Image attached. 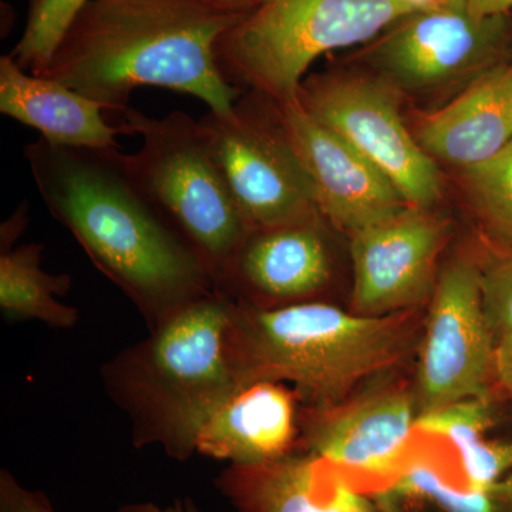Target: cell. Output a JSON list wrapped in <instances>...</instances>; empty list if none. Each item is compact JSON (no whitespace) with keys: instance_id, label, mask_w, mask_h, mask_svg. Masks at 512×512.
Instances as JSON below:
<instances>
[{"instance_id":"6da1fadb","label":"cell","mask_w":512,"mask_h":512,"mask_svg":"<svg viewBox=\"0 0 512 512\" xmlns=\"http://www.w3.org/2000/svg\"><path fill=\"white\" fill-rule=\"evenodd\" d=\"M52 217L93 265L134 303L148 328L217 291L207 266L128 174L119 148L25 147Z\"/></svg>"},{"instance_id":"7a4b0ae2","label":"cell","mask_w":512,"mask_h":512,"mask_svg":"<svg viewBox=\"0 0 512 512\" xmlns=\"http://www.w3.org/2000/svg\"><path fill=\"white\" fill-rule=\"evenodd\" d=\"M241 16L207 0H90L36 76L120 116L144 86L190 94L229 116L242 93L222 73L217 46Z\"/></svg>"},{"instance_id":"3957f363","label":"cell","mask_w":512,"mask_h":512,"mask_svg":"<svg viewBox=\"0 0 512 512\" xmlns=\"http://www.w3.org/2000/svg\"><path fill=\"white\" fill-rule=\"evenodd\" d=\"M101 377L130 420L134 446L188 460L204 424L248 383L237 303L218 291L188 303L106 363Z\"/></svg>"},{"instance_id":"277c9868","label":"cell","mask_w":512,"mask_h":512,"mask_svg":"<svg viewBox=\"0 0 512 512\" xmlns=\"http://www.w3.org/2000/svg\"><path fill=\"white\" fill-rule=\"evenodd\" d=\"M237 330L247 382L291 384L312 412L338 407L360 383L402 362L417 336L409 312L367 316L323 301L237 303Z\"/></svg>"},{"instance_id":"5b68a950","label":"cell","mask_w":512,"mask_h":512,"mask_svg":"<svg viewBox=\"0 0 512 512\" xmlns=\"http://www.w3.org/2000/svg\"><path fill=\"white\" fill-rule=\"evenodd\" d=\"M420 10L414 0H256L221 37L218 62L229 83L286 103L318 57L367 42Z\"/></svg>"},{"instance_id":"8992f818","label":"cell","mask_w":512,"mask_h":512,"mask_svg":"<svg viewBox=\"0 0 512 512\" xmlns=\"http://www.w3.org/2000/svg\"><path fill=\"white\" fill-rule=\"evenodd\" d=\"M140 150L121 153L124 167L164 220L200 256L215 289L249 228L208 148L200 121L184 111L151 117L121 113Z\"/></svg>"},{"instance_id":"52a82bcc","label":"cell","mask_w":512,"mask_h":512,"mask_svg":"<svg viewBox=\"0 0 512 512\" xmlns=\"http://www.w3.org/2000/svg\"><path fill=\"white\" fill-rule=\"evenodd\" d=\"M200 126L249 231L320 215L276 104L275 120L269 121L255 111L254 94H241L229 116L208 111Z\"/></svg>"},{"instance_id":"ba28073f","label":"cell","mask_w":512,"mask_h":512,"mask_svg":"<svg viewBox=\"0 0 512 512\" xmlns=\"http://www.w3.org/2000/svg\"><path fill=\"white\" fill-rule=\"evenodd\" d=\"M296 99L375 165L407 205L429 210L439 201V168L404 126L396 97L382 83L320 76L302 83Z\"/></svg>"},{"instance_id":"9c48e42d","label":"cell","mask_w":512,"mask_h":512,"mask_svg":"<svg viewBox=\"0 0 512 512\" xmlns=\"http://www.w3.org/2000/svg\"><path fill=\"white\" fill-rule=\"evenodd\" d=\"M420 336L417 412L426 414L474 397H490L495 338L485 318L481 269L456 261L439 274Z\"/></svg>"},{"instance_id":"30bf717a","label":"cell","mask_w":512,"mask_h":512,"mask_svg":"<svg viewBox=\"0 0 512 512\" xmlns=\"http://www.w3.org/2000/svg\"><path fill=\"white\" fill-rule=\"evenodd\" d=\"M511 36L510 13L476 16L467 0H448L400 20L373 60L397 86L420 92L500 63Z\"/></svg>"},{"instance_id":"8fae6325","label":"cell","mask_w":512,"mask_h":512,"mask_svg":"<svg viewBox=\"0 0 512 512\" xmlns=\"http://www.w3.org/2000/svg\"><path fill=\"white\" fill-rule=\"evenodd\" d=\"M444 241L440 220L412 205L350 235L352 311L387 316L430 301Z\"/></svg>"},{"instance_id":"7c38bea8","label":"cell","mask_w":512,"mask_h":512,"mask_svg":"<svg viewBox=\"0 0 512 512\" xmlns=\"http://www.w3.org/2000/svg\"><path fill=\"white\" fill-rule=\"evenodd\" d=\"M275 104L293 153L311 184L316 207L333 227L352 235L407 207L375 165L345 138L313 119L298 99Z\"/></svg>"},{"instance_id":"4fadbf2b","label":"cell","mask_w":512,"mask_h":512,"mask_svg":"<svg viewBox=\"0 0 512 512\" xmlns=\"http://www.w3.org/2000/svg\"><path fill=\"white\" fill-rule=\"evenodd\" d=\"M322 218L249 231L217 291L255 308L319 301L333 276Z\"/></svg>"},{"instance_id":"5bb4252c","label":"cell","mask_w":512,"mask_h":512,"mask_svg":"<svg viewBox=\"0 0 512 512\" xmlns=\"http://www.w3.org/2000/svg\"><path fill=\"white\" fill-rule=\"evenodd\" d=\"M414 393L377 390L330 410L312 412L306 450L349 473L396 476V467L416 430Z\"/></svg>"},{"instance_id":"9a60e30c","label":"cell","mask_w":512,"mask_h":512,"mask_svg":"<svg viewBox=\"0 0 512 512\" xmlns=\"http://www.w3.org/2000/svg\"><path fill=\"white\" fill-rule=\"evenodd\" d=\"M215 487L234 512H382L345 471L308 450L254 466L229 464Z\"/></svg>"},{"instance_id":"2e32d148","label":"cell","mask_w":512,"mask_h":512,"mask_svg":"<svg viewBox=\"0 0 512 512\" xmlns=\"http://www.w3.org/2000/svg\"><path fill=\"white\" fill-rule=\"evenodd\" d=\"M298 396L275 380L239 387L202 427L197 453L237 466L278 460L295 451Z\"/></svg>"},{"instance_id":"e0dca14e","label":"cell","mask_w":512,"mask_h":512,"mask_svg":"<svg viewBox=\"0 0 512 512\" xmlns=\"http://www.w3.org/2000/svg\"><path fill=\"white\" fill-rule=\"evenodd\" d=\"M416 138L431 158L464 170L500 153L512 140V59L478 74L466 92L424 117Z\"/></svg>"},{"instance_id":"ac0fdd59","label":"cell","mask_w":512,"mask_h":512,"mask_svg":"<svg viewBox=\"0 0 512 512\" xmlns=\"http://www.w3.org/2000/svg\"><path fill=\"white\" fill-rule=\"evenodd\" d=\"M0 111L39 131L55 146L111 150L127 128L110 126L103 107L70 87L22 69L10 55L0 57Z\"/></svg>"},{"instance_id":"d6986e66","label":"cell","mask_w":512,"mask_h":512,"mask_svg":"<svg viewBox=\"0 0 512 512\" xmlns=\"http://www.w3.org/2000/svg\"><path fill=\"white\" fill-rule=\"evenodd\" d=\"M43 247L35 242L13 247L2 242L0 252V311L8 320H37L57 329H72L79 312L60 302L72 288L69 275L42 268Z\"/></svg>"},{"instance_id":"ffe728a7","label":"cell","mask_w":512,"mask_h":512,"mask_svg":"<svg viewBox=\"0 0 512 512\" xmlns=\"http://www.w3.org/2000/svg\"><path fill=\"white\" fill-rule=\"evenodd\" d=\"M380 503H424L439 512H495L491 491L476 490L448 480L429 461H416L402 468L380 491Z\"/></svg>"},{"instance_id":"44dd1931","label":"cell","mask_w":512,"mask_h":512,"mask_svg":"<svg viewBox=\"0 0 512 512\" xmlns=\"http://www.w3.org/2000/svg\"><path fill=\"white\" fill-rule=\"evenodd\" d=\"M90 0H28V19L10 56L22 69L40 74L67 30Z\"/></svg>"},{"instance_id":"7402d4cb","label":"cell","mask_w":512,"mask_h":512,"mask_svg":"<svg viewBox=\"0 0 512 512\" xmlns=\"http://www.w3.org/2000/svg\"><path fill=\"white\" fill-rule=\"evenodd\" d=\"M466 184L487 228L512 245V140L490 160L468 168Z\"/></svg>"},{"instance_id":"603a6c76","label":"cell","mask_w":512,"mask_h":512,"mask_svg":"<svg viewBox=\"0 0 512 512\" xmlns=\"http://www.w3.org/2000/svg\"><path fill=\"white\" fill-rule=\"evenodd\" d=\"M493 423L490 397H474L448 404L434 412L420 414L416 430L443 437L461 453L478 440L484 439Z\"/></svg>"},{"instance_id":"cb8c5ba5","label":"cell","mask_w":512,"mask_h":512,"mask_svg":"<svg viewBox=\"0 0 512 512\" xmlns=\"http://www.w3.org/2000/svg\"><path fill=\"white\" fill-rule=\"evenodd\" d=\"M460 457L467 487L491 491L512 471V441L484 437L461 451Z\"/></svg>"},{"instance_id":"d4e9b609","label":"cell","mask_w":512,"mask_h":512,"mask_svg":"<svg viewBox=\"0 0 512 512\" xmlns=\"http://www.w3.org/2000/svg\"><path fill=\"white\" fill-rule=\"evenodd\" d=\"M481 298L495 342L512 333V255L481 271Z\"/></svg>"},{"instance_id":"484cf974","label":"cell","mask_w":512,"mask_h":512,"mask_svg":"<svg viewBox=\"0 0 512 512\" xmlns=\"http://www.w3.org/2000/svg\"><path fill=\"white\" fill-rule=\"evenodd\" d=\"M0 512H56L52 501L40 490L25 487L8 470L0 471ZM116 512H165L154 503L124 505Z\"/></svg>"},{"instance_id":"4316f807","label":"cell","mask_w":512,"mask_h":512,"mask_svg":"<svg viewBox=\"0 0 512 512\" xmlns=\"http://www.w3.org/2000/svg\"><path fill=\"white\" fill-rule=\"evenodd\" d=\"M494 379L507 390H512V333L495 342Z\"/></svg>"},{"instance_id":"83f0119b","label":"cell","mask_w":512,"mask_h":512,"mask_svg":"<svg viewBox=\"0 0 512 512\" xmlns=\"http://www.w3.org/2000/svg\"><path fill=\"white\" fill-rule=\"evenodd\" d=\"M468 9L476 16L507 15L512 10V0H467Z\"/></svg>"},{"instance_id":"f1b7e54d","label":"cell","mask_w":512,"mask_h":512,"mask_svg":"<svg viewBox=\"0 0 512 512\" xmlns=\"http://www.w3.org/2000/svg\"><path fill=\"white\" fill-rule=\"evenodd\" d=\"M495 512H512V471L491 490Z\"/></svg>"},{"instance_id":"f546056e","label":"cell","mask_w":512,"mask_h":512,"mask_svg":"<svg viewBox=\"0 0 512 512\" xmlns=\"http://www.w3.org/2000/svg\"><path fill=\"white\" fill-rule=\"evenodd\" d=\"M207 2L218 6V8L229 10V12L244 15L245 12H248L254 6L256 0H207Z\"/></svg>"},{"instance_id":"4dcf8cb0","label":"cell","mask_w":512,"mask_h":512,"mask_svg":"<svg viewBox=\"0 0 512 512\" xmlns=\"http://www.w3.org/2000/svg\"><path fill=\"white\" fill-rule=\"evenodd\" d=\"M164 510L165 512H201L197 504L188 497L178 498V500H175L173 504L168 505Z\"/></svg>"}]
</instances>
